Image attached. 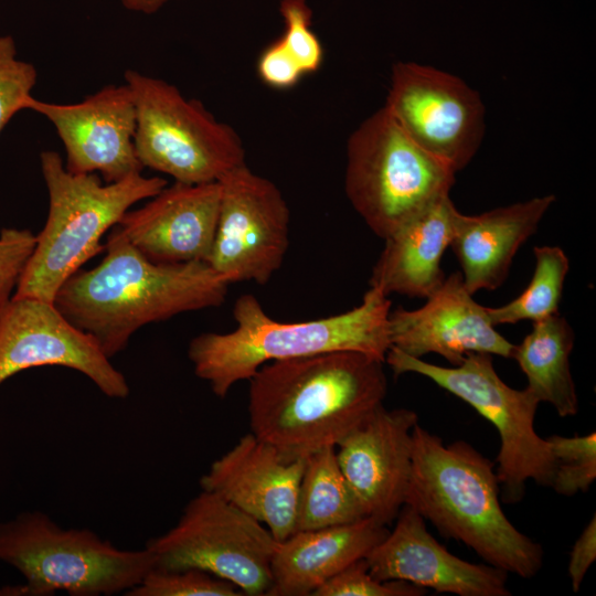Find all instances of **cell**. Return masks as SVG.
Instances as JSON below:
<instances>
[{"instance_id":"cell-32","label":"cell","mask_w":596,"mask_h":596,"mask_svg":"<svg viewBox=\"0 0 596 596\" xmlns=\"http://www.w3.org/2000/svg\"><path fill=\"white\" fill-rule=\"evenodd\" d=\"M257 73L265 85L275 89L291 88L305 76L280 38L262 51L257 60Z\"/></svg>"},{"instance_id":"cell-8","label":"cell","mask_w":596,"mask_h":596,"mask_svg":"<svg viewBox=\"0 0 596 596\" xmlns=\"http://www.w3.org/2000/svg\"><path fill=\"white\" fill-rule=\"evenodd\" d=\"M124 79L135 102L134 141L142 168L170 175L174 182L202 184L219 182L246 163L236 130L200 100L135 70H127Z\"/></svg>"},{"instance_id":"cell-15","label":"cell","mask_w":596,"mask_h":596,"mask_svg":"<svg viewBox=\"0 0 596 596\" xmlns=\"http://www.w3.org/2000/svg\"><path fill=\"white\" fill-rule=\"evenodd\" d=\"M305 462L306 458L288 456L251 432L211 464L200 486L264 524L276 541H283L295 532Z\"/></svg>"},{"instance_id":"cell-3","label":"cell","mask_w":596,"mask_h":596,"mask_svg":"<svg viewBox=\"0 0 596 596\" xmlns=\"http://www.w3.org/2000/svg\"><path fill=\"white\" fill-rule=\"evenodd\" d=\"M494 462L470 444L445 445L418 423L412 430V468L404 504L445 538L462 542L487 564L522 578L535 576L543 549L519 531L500 504Z\"/></svg>"},{"instance_id":"cell-28","label":"cell","mask_w":596,"mask_h":596,"mask_svg":"<svg viewBox=\"0 0 596 596\" xmlns=\"http://www.w3.org/2000/svg\"><path fill=\"white\" fill-rule=\"evenodd\" d=\"M38 79L33 64L18 58L15 41L0 35V135L32 96Z\"/></svg>"},{"instance_id":"cell-19","label":"cell","mask_w":596,"mask_h":596,"mask_svg":"<svg viewBox=\"0 0 596 596\" xmlns=\"http://www.w3.org/2000/svg\"><path fill=\"white\" fill-rule=\"evenodd\" d=\"M220 201V182H174L142 206L128 210L117 227L152 262H205L215 236Z\"/></svg>"},{"instance_id":"cell-13","label":"cell","mask_w":596,"mask_h":596,"mask_svg":"<svg viewBox=\"0 0 596 596\" xmlns=\"http://www.w3.org/2000/svg\"><path fill=\"white\" fill-rule=\"evenodd\" d=\"M44 365L76 370L110 398H126L130 392L97 341L71 323L54 301L12 297L0 311V385Z\"/></svg>"},{"instance_id":"cell-10","label":"cell","mask_w":596,"mask_h":596,"mask_svg":"<svg viewBox=\"0 0 596 596\" xmlns=\"http://www.w3.org/2000/svg\"><path fill=\"white\" fill-rule=\"evenodd\" d=\"M276 544L260 522L201 489L177 524L146 547L156 568H199L232 583L243 595L262 596L270 588Z\"/></svg>"},{"instance_id":"cell-33","label":"cell","mask_w":596,"mask_h":596,"mask_svg":"<svg viewBox=\"0 0 596 596\" xmlns=\"http://www.w3.org/2000/svg\"><path fill=\"white\" fill-rule=\"evenodd\" d=\"M596 558V515L594 514L575 541L570 554L568 576L572 589L577 593L584 576Z\"/></svg>"},{"instance_id":"cell-22","label":"cell","mask_w":596,"mask_h":596,"mask_svg":"<svg viewBox=\"0 0 596 596\" xmlns=\"http://www.w3.org/2000/svg\"><path fill=\"white\" fill-rule=\"evenodd\" d=\"M554 201L551 194L478 215L460 213L450 247L471 295L503 284L517 252L536 232Z\"/></svg>"},{"instance_id":"cell-30","label":"cell","mask_w":596,"mask_h":596,"mask_svg":"<svg viewBox=\"0 0 596 596\" xmlns=\"http://www.w3.org/2000/svg\"><path fill=\"white\" fill-rule=\"evenodd\" d=\"M426 588L402 581H379L360 558L326 581L312 596H422Z\"/></svg>"},{"instance_id":"cell-9","label":"cell","mask_w":596,"mask_h":596,"mask_svg":"<svg viewBox=\"0 0 596 596\" xmlns=\"http://www.w3.org/2000/svg\"><path fill=\"white\" fill-rule=\"evenodd\" d=\"M385 362L395 375L416 373L459 397L490 422L500 437L497 478L505 503L521 501L525 482L550 487L554 459L546 439L534 428L540 401L526 387L515 390L498 375L492 355L470 353L456 366H440L391 347Z\"/></svg>"},{"instance_id":"cell-11","label":"cell","mask_w":596,"mask_h":596,"mask_svg":"<svg viewBox=\"0 0 596 596\" xmlns=\"http://www.w3.org/2000/svg\"><path fill=\"white\" fill-rule=\"evenodd\" d=\"M384 107L416 145L455 172L470 162L483 138L479 94L433 66L395 63Z\"/></svg>"},{"instance_id":"cell-18","label":"cell","mask_w":596,"mask_h":596,"mask_svg":"<svg viewBox=\"0 0 596 596\" xmlns=\"http://www.w3.org/2000/svg\"><path fill=\"white\" fill-rule=\"evenodd\" d=\"M379 581H402L458 596H510L508 573L451 554L428 532L425 519L403 504L392 531L365 556Z\"/></svg>"},{"instance_id":"cell-21","label":"cell","mask_w":596,"mask_h":596,"mask_svg":"<svg viewBox=\"0 0 596 596\" xmlns=\"http://www.w3.org/2000/svg\"><path fill=\"white\" fill-rule=\"evenodd\" d=\"M460 212L446 194L387 236L369 286L385 295L426 299L444 281L441 258Z\"/></svg>"},{"instance_id":"cell-2","label":"cell","mask_w":596,"mask_h":596,"mask_svg":"<svg viewBox=\"0 0 596 596\" xmlns=\"http://www.w3.org/2000/svg\"><path fill=\"white\" fill-rule=\"evenodd\" d=\"M106 255L60 288L54 305L91 334L110 359L141 327L179 313L220 307L231 283L204 260L152 262L113 227Z\"/></svg>"},{"instance_id":"cell-20","label":"cell","mask_w":596,"mask_h":596,"mask_svg":"<svg viewBox=\"0 0 596 596\" xmlns=\"http://www.w3.org/2000/svg\"><path fill=\"white\" fill-rule=\"evenodd\" d=\"M387 525L365 517L277 541L267 596H307L351 563L365 557L389 533Z\"/></svg>"},{"instance_id":"cell-26","label":"cell","mask_w":596,"mask_h":596,"mask_svg":"<svg viewBox=\"0 0 596 596\" xmlns=\"http://www.w3.org/2000/svg\"><path fill=\"white\" fill-rule=\"evenodd\" d=\"M546 440L554 459L551 488L566 497L586 492L596 479L595 432L573 437L553 435Z\"/></svg>"},{"instance_id":"cell-5","label":"cell","mask_w":596,"mask_h":596,"mask_svg":"<svg viewBox=\"0 0 596 596\" xmlns=\"http://www.w3.org/2000/svg\"><path fill=\"white\" fill-rule=\"evenodd\" d=\"M49 211L13 297L54 301L63 284L105 249L100 241L137 202L168 185L159 175L134 173L106 183L97 173H73L60 153L40 155Z\"/></svg>"},{"instance_id":"cell-29","label":"cell","mask_w":596,"mask_h":596,"mask_svg":"<svg viewBox=\"0 0 596 596\" xmlns=\"http://www.w3.org/2000/svg\"><path fill=\"white\" fill-rule=\"evenodd\" d=\"M280 14L285 31L281 42L296 60L305 76L316 73L323 62V47L311 30L312 12L306 0H281Z\"/></svg>"},{"instance_id":"cell-1","label":"cell","mask_w":596,"mask_h":596,"mask_svg":"<svg viewBox=\"0 0 596 596\" xmlns=\"http://www.w3.org/2000/svg\"><path fill=\"white\" fill-rule=\"evenodd\" d=\"M383 364L363 352L332 351L262 365L248 380L252 433L297 458L337 447L383 405Z\"/></svg>"},{"instance_id":"cell-25","label":"cell","mask_w":596,"mask_h":596,"mask_svg":"<svg viewBox=\"0 0 596 596\" xmlns=\"http://www.w3.org/2000/svg\"><path fill=\"white\" fill-rule=\"evenodd\" d=\"M533 254L534 273L521 295L503 306L486 307L494 327L522 320L536 322L558 312L570 260L558 246H535Z\"/></svg>"},{"instance_id":"cell-24","label":"cell","mask_w":596,"mask_h":596,"mask_svg":"<svg viewBox=\"0 0 596 596\" xmlns=\"http://www.w3.org/2000/svg\"><path fill=\"white\" fill-rule=\"evenodd\" d=\"M365 517L339 466L336 447H324L307 456L298 490L295 531L351 523Z\"/></svg>"},{"instance_id":"cell-7","label":"cell","mask_w":596,"mask_h":596,"mask_svg":"<svg viewBox=\"0 0 596 596\" xmlns=\"http://www.w3.org/2000/svg\"><path fill=\"white\" fill-rule=\"evenodd\" d=\"M455 174L416 145L384 106L365 118L347 142L345 194L383 240L449 194Z\"/></svg>"},{"instance_id":"cell-34","label":"cell","mask_w":596,"mask_h":596,"mask_svg":"<svg viewBox=\"0 0 596 596\" xmlns=\"http://www.w3.org/2000/svg\"><path fill=\"white\" fill-rule=\"evenodd\" d=\"M127 10L152 14L160 10L170 0H118Z\"/></svg>"},{"instance_id":"cell-6","label":"cell","mask_w":596,"mask_h":596,"mask_svg":"<svg viewBox=\"0 0 596 596\" xmlns=\"http://www.w3.org/2000/svg\"><path fill=\"white\" fill-rule=\"evenodd\" d=\"M0 561L25 578L0 595L22 596L126 594L156 564L147 547L121 550L88 529H64L39 511L0 523Z\"/></svg>"},{"instance_id":"cell-14","label":"cell","mask_w":596,"mask_h":596,"mask_svg":"<svg viewBox=\"0 0 596 596\" xmlns=\"http://www.w3.org/2000/svg\"><path fill=\"white\" fill-rule=\"evenodd\" d=\"M26 109L45 117L65 150V168L97 173L106 183L142 172L135 150L136 108L126 83L106 85L73 104L31 96Z\"/></svg>"},{"instance_id":"cell-17","label":"cell","mask_w":596,"mask_h":596,"mask_svg":"<svg viewBox=\"0 0 596 596\" xmlns=\"http://www.w3.org/2000/svg\"><path fill=\"white\" fill-rule=\"evenodd\" d=\"M417 414L379 406L336 447L339 466L366 517L389 525L404 504Z\"/></svg>"},{"instance_id":"cell-27","label":"cell","mask_w":596,"mask_h":596,"mask_svg":"<svg viewBox=\"0 0 596 596\" xmlns=\"http://www.w3.org/2000/svg\"><path fill=\"white\" fill-rule=\"evenodd\" d=\"M127 596H240L232 583L199 568L153 567Z\"/></svg>"},{"instance_id":"cell-12","label":"cell","mask_w":596,"mask_h":596,"mask_svg":"<svg viewBox=\"0 0 596 596\" xmlns=\"http://www.w3.org/2000/svg\"><path fill=\"white\" fill-rule=\"evenodd\" d=\"M221 183L216 231L206 263L231 284L265 285L289 245L290 211L278 187L243 164Z\"/></svg>"},{"instance_id":"cell-4","label":"cell","mask_w":596,"mask_h":596,"mask_svg":"<svg viewBox=\"0 0 596 596\" xmlns=\"http://www.w3.org/2000/svg\"><path fill=\"white\" fill-rule=\"evenodd\" d=\"M391 300L370 287L353 309L309 321L281 322L270 318L251 294L240 296L233 308L236 328L225 333L194 337L188 356L194 373L224 398L232 386L249 380L264 364L332 351H359L385 362L391 348Z\"/></svg>"},{"instance_id":"cell-16","label":"cell","mask_w":596,"mask_h":596,"mask_svg":"<svg viewBox=\"0 0 596 596\" xmlns=\"http://www.w3.org/2000/svg\"><path fill=\"white\" fill-rule=\"evenodd\" d=\"M389 331L391 347L418 359L436 353L453 366L470 353L511 358L515 345L494 329L459 272L445 277L421 308L391 310Z\"/></svg>"},{"instance_id":"cell-31","label":"cell","mask_w":596,"mask_h":596,"mask_svg":"<svg viewBox=\"0 0 596 596\" xmlns=\"http://www.w3.org/2000/svg\"><path fill=\"white\" fill-rule=\"evenodd\" d=\"M36 235L29 230L0 231V311L12 299L20 277L35 247Z\"/></svg>"},{"instance_id":"cell-23","label":"cell","mask_w":596,"mask_h":596,"mask_svg":"<svg viewBox=\"0 0 596 596\" xmlns=\"http://www.w3.org/2000/svg\"><path fill=\"white\" fill-rule=\"evenodd\" d=\"M575 334L560 312L533 322L532 331L518 345L514 359L528 380L526 389L550 403L561 417L575 416L578 397L570 369Z\"/></svg>"}]
</instances>
